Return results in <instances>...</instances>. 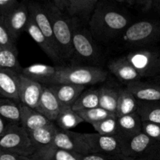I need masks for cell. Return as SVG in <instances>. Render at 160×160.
Masks as SVG:
<instances>
[{"label":"cell","instance_id":"37","mask_svg":"<svg viewBox=\"0 0 160 160\" xmlns=\"http://www.w3.org/2000/svg\"><path fill=\"white\" fill-rule=\"evenodd\" d=\"M81 160H128L123 155L102 153H88L81 155Z\"/></svg>","mask_w":160,"mask_h":160},{"label":"cell","instance_id":"43","mask_svg":"<svg viewBox=\"0 0 160 160\" xmlns=\"http://www.w3.org/2000/svg\"><path fill=\"white\" fill-rule=\"evenodd\" d=\"M52 2L59 9L62 11H67L68 5H67V0H52Z\"/></svg>","mask_w":160,"mask_h":160},{"label":"cell","instance_id":"10","mask_svg":"<svg viewBox=\"0 0 160 160\" xmlns=\"http://www.w3.org/2000/svg\"><path fill=\"white\" fill-rule=\"evenodd\" d=\"M50 145L57 148L75 153L85 155L91 153L85 142L81 136V133L58 129L56 134Z\"/></svg>","mask_w":160,"mask_h":160},{"label":"cell","instance_id":"41","mask_svg":"<svg viewBox=\"0 0 160 160\" xmlns=\"http://www.w3.org/2000/svg\"><path fill=\"white\" fill-rule=\"evenodd\" d=\"M153 0H134V4H137L142 11L148 12L151 9H152Z\"/></svg>","mask_w":160,"mask_h":160},{"label":"cell","instance_id":"34","mask_svg":"<svg viewBox=\"0 0 160 160\" xmlns=\"http://www.w3.org/2000/svg\"><path fill=\"white\" fill-rule=\"evenodd\" d=\"M17 40L2 16H0V47L16 46Z\"/></svg>","mask_w":160,"mask_h":160},{"label":"cell","instance_id":"29","mask_svg":"<svg viewBox=\"0 0 160 160\" xmlns=\"http://www.w3.org/2000/svg\"><path fill=\"white\" fill-rule=\"evenodd\" d=\"M137 112L142 122H151L160 124V101L138 100Z\"/></svg>","mask_w":160,"mask_h":160},{"label":"cell","instance_id":"30","mask_svg":"<svg viewBox=\"0 0 160 160\" xmlns=\"http://www.w3.org/2000/svg\"><path fill=\"white\" fill-rule=\"evenodd\" d=\"M0 116L13 123L20 124L21 109L20 104L12 99L3 97L0 100Z\"/></svg>","mask_w":160,"mask_h":160},{"label":"cell","instance_id":"48","mask_svg":"<svg viewBox=\"0 0 160 160\" xmlns=\"http://www.w3.org/2000/svg\"><path fill=\"white\" fill-rule=\"evenodd\" d=\"M118 2H120V3H123V2H124L125 0H117Z\"/></svg>","mask_w":160,"mask_h":160},{"label":"cell","instance_id":"39","mask_svg":"<svg viewBox=\"0 0 160 160\" xmlns=\"http://www.w3.org/2000/svg\"><path fill=\"white\" fill-rule=\"evenodd\" d=\"M0 160H34L31 156L18 155L6 152H0Z\"/></svg>","mask_w":160,"mask_h":160},{"label":"cell","instance_id":"36","mask_svg":"<svg viewBox=\"0 0 160 160\" xmlns=\"http://www.w3.org/2000/svg\"><path fill=\"white\" fill-rule=\"evenodd\" d=\"M142 131L152 139L160 141V124L151 122H142Z\"/></svg>","mask_w":160,"mask_h":160},{"label":"cell","instance_id":"42","mask_svg":"<svg viewBox=\"0 0 160 160\" xmlns=\"http://www.w3.org/2000/svg\"><path fill=\"white\" fill-rule=\"evenodd\" d=\"M10 124L11 122L9 121H8L5 118L0 116V136H2L7 131L8 128H9Z\"/></svg>","mask_w":160,"mask_h":160},{"label":"cell","instance_id":"47","mask_svg":"<svg viewBox=\"0 0 160 160\" xmlns=\"http://www.w3.org/2000/svg\"><path fill=\"white\" fill-rule=\"evenodd\" d=\"M125 3H128L129 5H134V0H125Z\"/></svg>","mask_w":160,"mask_h":160},{"label":"cell","instance_id":"5","mask_svg":"<svg viewBox=\"0 0 160 160\" xmlns=\"http://www.w3.org/2000/svg\"><path fill=\"white\" fill-rule=\"evenodd\" d=\"M123 39L126 44L142 46L160 39V23L153 20H141L126 28Z\"/></svg>","mask_w":160,"mask_h":160},{"label":"cell","instance_id":"16","mask_svg":"<svg viewBox=\"0 0 160 160\" xmlns=\"http://www.w3.org/2000/svg\"><path fill=\"white\" fill-rule=\"evenodd\" d=\"M109 71L120 81L127 85L140 80L142 78L140 74L131 65L127 56L117 58L109 61L108 64Z\"/></svg>","mask_w":160,"mask_h":160},{"label":"cell","instance_id":"22","mask_svg":"<svg viewBox=\"0 0 160 160\" xmlns=\"http://www.w3.org/2000/svg\"><path fill=\"white\" fill-rule=\"evenodd\" d=\"M31 157L34 160H81V154L62 150L52 145L37 149Z\"/></svg>","mask_w":160,"mask_h":160},{"label":"cell","instance_id":"31","mask_svg":"<svg viewBox=\"0 0 160 160\" xmlns=\"http://www.w3.org/2000/svg\"><path fill=\"white\" fill-rule=\"evenodd\" d=\"M99 107V89H89L84 91L73 104V111H79Z\"/></svg>","mask_w":160,"mask_h":160},{"label":"cell","instance_id":"6","mask_svg":"<svg viewBox=\"0 0 160 160\" xmlns=\"http://www.w3.org/2000/svg\"><path fill=\"white\" fill-rule=\"evenodd\" d=\"M81 136L91 153L123 155L121 141L117 135H103L96 133H81Z\"/></svg>","mask_w":160,"mask_h":160},{"label":"cell","instance_id":"32","mask_svg":"<svg viewBox=\"0 0 160 160\" xmlns=\"http://www.w3.org/2000/svg\"><path fill=\"white\" fill-rule=\"evenodd\" d=\"M97 133L103 135H117L118 130V117L112 115L108 118L92 124Z\"/></svg>","mask_w":160,"mask_h":160},{"label":"cell","instance_id":"28","mask_svg":"<svg viewBox=\"0 0 160 160\" xmlns=\"http://www.w3.org/2000/svg\"><path fill=\"white\" fill-rule=\"evenodd\" d=\"M55 122L59 129L70 130L84 121L72 107H62Z\"/></svg>","mask_w":160,"mask_h":160},{"label":"cell","instance_id":"24","mask_svg":"<svg viewBox=\"0 0 160 160\" xmlns=\"http://www.w3.org/2000/svg\"><path fill=\"white\" fill-rule=\"evenodd\" d=\"M58 129L59 127L57 125L52 122L45 126L28 132L33 145L36 150L40 147L50 145L52 143Z\"/></svg>","mask_w":160,"mask_h":160},{"label":"cell","instance_id":"14","mask_svg":"<svg viewBox=\"0 0 160 160\" xmlns=\"http://www.w3.org/2000/svg\"><path fill=\"white\" fill-rule=\"evenodd\" d=\"M47 86L53 91L62 108L73 106L85 89L84 86L72 83H52Z\"/></svg>","mask_w":160,"mask_h":160},{"label":"cell","instance_id":"9","mask_svg":"<svg viewBox=\"0 0 160 160\" xmlns=\"http://www.w3.org/2000/svg\"><path fill=\"white\" fill-rule=\"evenodd\" d=\"M126 56L142 77L156 75V67L160 54L156 50H134Z\"/></svg>","mask_w":160,"mask_h":160},{"label":"cell","instance_id":"45","mask_svg":"<svg viewBox=\"0 0 160 160\" xmlns=\"http://www.w3.org/2000/svg\"><path fill=\"white\" fill-rule=\"evenodd\" d=\"M152 8L160 13V0H153Z\"/></svg>","mask_w":160,"mask_h":160},{"label":"cell","instance_id":"27","mask_svg":"<svg viewBox=\"0 0 160 160\" xmlns=\"http://www.w3.org/2000/svg\"><path fill=\"white\" fill-rule=\"evenodd\" d=\"M99 89V107L110 113L117 115L120 90L108 86H103Z\"/></svg>","mask_w":160,"mask_h":160},{"label":"cell","instance_id":"40","mask_svg":"<svg viewBox=\"0 0 160 160\" xmlns=\"http://www.w3.org/2000/svg\"><path fill=\"white\" fill-rule=\"evenodd\" d=\"M135 160H160V146L141 155Z\"/></svg>","mask_w":160,"mask_h":160},{"label":"cell","instance_id":"21","mask_svg":"<svg viewBox=\"0 0 160 160\" xmlns=\"http://www.w3.org/2000/svg\"><path fill=\"white\" fill-rule=\"evenodd\" d=\"M142 120L138 112L118 117L117 136L120 139H126L142 132Z\"/></svg>","mask_w":160,"mask_h":160},{"label":"cell","instance_id":"13","mask_svg":"<svg viewBox=\"0 0 160 160\" xmlns=\"http://www.w3.org/2000/svg\"><path fill=\"white\" fill-rule=\"evenodd\" d=\"M2 17L8 28L12 31L16 39H18L20 34L25 31L29 20L30 13L28 3L22 1L16 9L11 11L6 16Z\"/></svg>","mask_w":160,"mask_h":160},{"label":"cell","instance_id":"44","mask_svg":"<svg viewBox=\"0 0 160 160\" xmlns=\"http://www.w3.org/2000/svg\"><path fill=\"white\" fill-rule=\"evenodd\" d=\"M98 1V0H85L86 3H87V5H88V6L90 11L93 9L94 6H95V4H96L97 2Z\"/></svg>","mask_w":160,"mask_h":160},{"label":"cell","instance_id":"25","mask_svg":"<svg viewBox=\"0 0 160 160\" xmlns=\"http://www.w3.org/2000/svg\"><path fill=\"white\" fill-rule=\"evenodd\" d=\"M0 68L13 71L19 74L22 73L23 67H22L19 61L17 46L0 47Z\"/></svg>","mask_w":160,"mask_h":160},{"label":"cell","instance_id":"46","mask_svg":"<svg viewBox=\"0 0 160 160\" xmlns=\"http://www.w3.org/2000/svg\"><path fill=\"white\" fill-rule=\"evenodd\" d=\"M160 74V56L159 58V61H158V64L157 67H156V75Z\"/></svg>","mask_w":160,"mask_h":160},{"label":"cell","instance_id":"1","mask_svg":"<svg viewBox=\"0 0 160 160\" xmlns=\"http://www.w3.org/2000/svg\"><path fill=\"white\" fill-rule=\"evenodd\" d=\"M45 6L51 20L53 32L62 58H71L74 54L73 47V30L74 20L62 13L54 3H48Z\"/></svg>","mask_w":160,"mask_h":160},{"label":"cell","instance_id":"17","mask_svg":"<svg viewBox=\"0 0 160 160\" xmlns=\"http://www.w3.org/2000/svg\"><path fill=\"white\" fill-rule=\"evenodd\" d=\"M62 109L60 103L53 91L47 85H44L42 96L36 110L52 122L56 120Z\"/></svg>","mask_w":160,"mask_h":160},{"label":"cell","instance_id":"3","mask_svg":"<svg viewBox=\"0 0 160 160\" xmlns=\"http://www.w3.org/2000/svg\"><path fill=\"white\" fill-rule=\"evenodd\" d=\"M129 20L122 13L113 9L95 10L91 20L92 30L102 37H112L128 28Z\"/></svg>","mask_w":160,"mask_h":160},{"label":"cell","instance_id":"8","mask_svg":"<svg viewBox=\"0 0 160 160\" xmlns=\"http://www.w3.org/2000/svg\"><path fill=\"white\" fill-rule=\"evenodd\" d=\"M73 47L74 54L84 61H95L98 58V49L90 33L81 28L74 20L73 30Z\"/></svg>","mask_w":160,"mask_h":160},{"label":"cell","instance_id":"35","mask_svg":"<svg viewBox=\"0 0 160 160\" xmlns=\"http://www.w3.org/2000/svg\"><path fill=\"white\" fill-rule=\"evenodd\" d=\"M67 12L71 16L85 15L90 12L85 0H67Z\"/></svg>","mask_w":160,"mask_h":160},{"label":"cell","instance_id":"4","mask_svg":"<svg viewBox=\"0 0 160 160\" xmlns=\"http://www.w3.org/2000/svg\"><path fill=\"white\" fill-rule=\"evenodd\" d=\"M35 151L28 132L21 124L11 122L7 131L0 136V152L31 156Z\"/></svg>","mask_w":160,"mask_h":160},{"label":"cell","instance_id":"18","mask_svg":"<svg viewBox=\"0 0 160 160\" xmlns=\"http://www.w3.org/2000/svg\"><path fill=\"white\" fill-rule=\"evenodd\" d=\"M126 87L138 100L160 101V83H150L138 80L129 83Z\"/></svg>","mask_w":160,"mask_h":160},{"label":"cell","instance_id":"20","mask_svg":"<svg viewBox=\"0 0 160 160\" xmlns=\"http://www.w3.org/2000/svg\"><path fill=\"white\" fill-rule=\"evenodd\" d=\"M25 31L34 39V42L41 47V49L45 52V54L48 57H50L54 61H61L62 57L57 53L55 52V50H53L52 47L48 42V39H46L43 32L41 31V29L38 28V24L35 23V21L31 15L29 17V20H28Z\"/></svg>","mask_w":160,"mask_h":160},{"label":"cell","instance_id":"23","mask_svg":"<svg viewBox=\"0 0 160 160\" xmlns=\"http://www.w3.org/2000/svg\"><path fill=\"white\" fill-rule=\"evenodd\" d=\"M20 104L21 109L20 124L26 129L28 132L41 128L52 122L34 108H30L22 103Z\"/></svg>","mask_w":160,"mask_h":160},{"label":"cell","instance_id":"15","mask_svg":"<svg viewBox=\"0 0 160 160\" xmlns=\"http://www.w3.org/2000/svg\"><path fill=\"white\" fill-rule=\"evenodd\" d=\"M20 75L13 71L0 68V93L3 97L20 102Z\"/></svg>","mask_w":160,"mask_h":160},{"label":"cell","instance_id":"33","mask_svg":"<svg viewBox=\"0 0 160 160\" xmlns=\"http://www.w3.org/2000/svg\"><path fill=\"white\" fill-rule=\"evenodd\" d=\"M77 112L84 119V122H88L91 125L95 123V122H98V121L102 120L106 118H108L109 116L112 115H116L110 113L109 111H106V109L101 108V107L82 110V111H77Z\"/></svg>","mask_w":160,"mask_h":160},{"label":"cell","instance_id":"19","mask_svg":"<svg viewBox=\"0 0 160 160\" xmlns=\"http://www.w3.org/2000/svg\"><path fill=\"white\" fill-rule=\"evenodd\" d=\"M59 66H51L44 64H34L23 67L22 75L33 80L44 83V85L51 84L53 78L57 73Z\"/></svg>","mask_w":160,"mask_h":160},{"label":"cell","instance_id":"7","mask_svg":"<svg viewBox=\"0 0 160 160\" xmlns=\"http://www.w3.org/2000/svg\"><path fill=\"white\" fill-rule=\"evenodd\" d=\"M120 141L122 155L128 160H135L141 155L160 146V141L152 139L142 131L129 138L120 139Z\"/></svg>","mask_w":160,"mask_h":160},{"label":"cell","instance_id":"11","mask_svg":"<svg viewBox=\"0 0 160 160\" xmlns=\"http://www.w3.org/2000/svg\"><path fill=\"white\" fill-rule=\"evenodd\" d=\"M28 5L30 15L33 17L38 28L45 35V36L48 39V42L52 47L53 50H55V52L57 53L62 57L56 37H55L54 32H53L51 20H50L45 6H42L40 3H36V2H30L28 3Z\"/></svg>","mask_w":160,"mask_h":160},{"label":"cell","instance_id":"26","mask_svg":"<svg viewBox=\"0 0 160 160\" xmlns=\"http://www.w3.org/2000/svg\"><path fill=\"white\" fill-rule=\"evenodd\" d=\"M138 108V100L127 87L120 89L118 105H117V117L137 112Z\"/></svg>","mask_w":160,"mask_h":160},{"label":"cell","instance_id":"2","mask_svg":"<svg viewBox=\"0 0 160 160\" xmlns=\"http://www.w3.org/2000/svg\"><path fill=\"white\" fill-rule=\"evenodd\" d=\"M107 72L96 66H59L52 83H72L80 86H89L103 83Z\"/></svg>","mask_w":160,"mask_h":160},{"label":"cell","instance_id":"12","mask_svg":"<svg viewBox=\"0 0 160 160\" xmlns=\"http://www.w3.org/2000/svg\"><path fill=\"white\" fill-rule=\"evenodd\" d=\"M20 103L36 109L40 100L44 85L25 75H20Z\"/></svg>","mask_w":160,"mask_h":160},{"label":"cell","instance_id":"38","mask_svg":"<svg viewBox=\"0 0 160 160\" xmlns=\"http://www.w3.org/2000/svg\"><path fill=\"white\" fill-rule=\"evenodd\" d=\"M18 0H0V16H6L19 6Z\"/></svg>","mask_w":160,"mask_h":160}]
</instances>
